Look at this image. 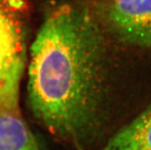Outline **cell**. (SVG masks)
<instances>
[{
    "instance_id": "6",
    "label": "cell",
    "mask_w": 151,
    "mask_h": 150,
    "mask_svg": "<svg viewBox=\"0 0 151 150\" xmlns=\"http://www.w3.org/2000/svg\"><path fill=\"white\" fill-rule=\"evenodd\" d=\"M104 1H107V0H104Z\"/></svg>"
},
{
    "instance_id": "5",
    "label": "cell",
    "mask_w": 151,
    "mask_h": 150,
    "mask_svg": "<svg viewBox=\"0 0 151 150\" xmlns=\"http://www.w3.org/2000/svg\"><path fill=\"white\" fill-rule=\"evenodd\" d=\"M0 150H42L19 109L0 110Z\"/></svg>"
},
{
    "instance_id": "4",
    "label": "cell",
    "mask_w": 151,
    "mask_h": 150,
    "mask_svg": "<svg viewBox=\"0 0 151 150\" xmlns=\"http://www.w3.org/2000/svg\"><path fill=\"white\" fill-rule=\"evenodd\" d=\"M99 150H151V103L110 136Z\"/></svg>"
},
{
    "instance_id": "3",
    "label": "cell",
    "mask_w": 151,
    "mask_h": 150,
    "mask_svg": "<svg viewBox=\"0 0 151 150\" xmlns=\"http://www.w3.org/2000/svg\"><path fill=\"white\" fill-rule=\"evenodd\" d=\"M101 12L104 29L117 41L151 49V0H107Z\"/></svg>"
},
{
    "instance_id": "2",
    "label": "cell",
    "mask_w": 151,
    "mask_h": 150,
    "mask_svg": "<svg viewBox=\"0 0 151 150\" xmlns=\"http://www.w3.org/2000/svg\"><path fill=\"white\" fill-rule=\"evenodd\" d=\"M12 0H0V110L19 109V92L28 61L26 38Z\"/></svg>"
},
{
    "instance_id": "1",
    "label": "cell",
    "mask_w": 151,
    "mask_h": 150,
    "mask_svg": "<svg viewBox=\"0 0 151 150\" xmlns=\"http://www.w3.org/2000/svg\"><path fill=\"white\" fill-rule=\"evenodd\" d=\"M108 44L93 9L65 2L46 14L30 48L31 110L45 129L75 150H99L107 139Z\"/></svg>"
}]
</instances>
